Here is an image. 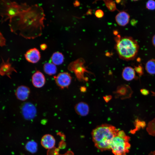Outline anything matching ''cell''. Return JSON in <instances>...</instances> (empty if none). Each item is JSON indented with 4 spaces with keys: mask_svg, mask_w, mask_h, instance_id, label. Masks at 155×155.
<instances>
[{
    "mask_svg": "<svg viewBox=\"0 0 155 155\" xmlns=\"http://www.w3.org/2000/svg\"><path fill=\"white\" fill-rule=\"evenodd\" d=\"M47 47V45L45 44H41L40 46V48L42 50H45Z\"/></svg>",
    "mask_w": 155,
    "mask_h": 155,
    "instance_id": "cell-24",
    "label": "cell"
},
{
    "mask_svg": "<svg viewBox=\"0 0 155 155\" xmlns=\"http://www.w3.org/2000/svg\"><path fill=\"white\" fill-rule=\"evenodd\" d=\"M96 16L99 18H102L104 15V13L101 10L98 9L96 10L95 13Z\"/></svg>",
    "mask_w": 155,
    "mask_h": 155,
    "instance_id": "cell-22",
    "label": "cell"
},
{
    "mask_svg": "<svg viewBox=\"0 0 155 155\" xmlns=\"http://www.w3.org/2000/svg\"><path fill=\"white\" fill-rule=\"evenodd\" d=\"M134 70L140 75H142L143 73V69L140 65L135 67Z\"/></svg>",
    "mask_w": 155,
    "mask_h": 155,
    "instance_id": "cell-20",
    "label": "cell"
},
{
    "mask_svg": "<svg viewBox=\"0 0 155 155\" xmlns=\"http://www.w3.org/2000/svg\"><path fill=\"white\" fill-rule=\"evenodd\" d=\"M152 42L153 45L155 47V34L153 36L152 38Z\"/></svg>",
    "mask_w": 155,
    "mask_h": 155,
    "instance_id": "cell-25",
    "label": "cell"
},
{
    "mask_svg": "<svg viewBox=\"0 0 155 155\" xmlns=\"http://www.w3.org/2000/svg\"><path fill=\"white\" fill-rule=\"evenodd\" d=\"M130 137L122 130L119 131L113 139L111 149L114 155H126L129 151Z\"/></svg>",
    "mask_w": 155,
    "mask_h": 155,
    "instance_id": "cell-4",
    "label": "cell"
},
{
    "mask_svg": "<svg viewBox=\"0 0 155 155\" xmlns=\"http://www.w3.org/2000/svg\"><path fill=\"white\" fill-rule=\"evenodd\" d=\"M116 50L119 57L125 60H132L136 57L139 49L136 40L130 37L119 38Z\"/></svg>",
    "mask_w": 155,
    "mask_h": 155,
    "instance_id": "cell-3",
    "label": "cell"
},
{
    "mask_svg": "<svg viewBox=\"0 0 155 155\" xmlns=\"http://www.w3.org/2000/svg\"><path fill=\"white\" fill-rule=\"evenodd\" d=\"M45 17L40 6H29L9 19L10 28L17 34L27 39H33L42 35Z\"/></svg>",
    "mask_w": 155,
    "mask_h": 155,
    "instance_id": "cell-1",
    "label": "cell"
},
{
    "mask_svg": "<svg viewBox=\"0 0 155 155\" xmlns=\"http://www.w3.org/2000/svg\"><path fill=\"white\" fill-rule=\"evenodd\" d=\"M145 69L150 74H155V59H152L148 60L145 65Z\"/></svg>",
    "mask_w": 155,
    "mask_h": 155,
    "instance_id": "cell-17",
    "label": "cell"
},
{
    "mask_svg": "<svg viewBox=\"0 0 155 155\" xmlns=\"http://www.w3.org/2000/svg\"><path fill=\"white\" fill-rule=\"evenodd\" d=\"M43 70L44 72L50 75L55 74L57 72L56 65L52 63H46L43 66Z\"/></svg>",
    "mask_w": 155,
    "mask_h": 155,
    "instance_id": "cell-15",
    "label": "cell"
},
{
    "mask_svg": "<svg viewBox=\"0 0 155 155\" xmlns=\"http://www.w3.org/2000/svg\"><path fill=\"white\" fill-rule=\"evenodd\" d=\"M56 84L61 89L68 87L71 81V77L69 73L67 72H61L54 76Z\"/></svg>",
    "mask_w": 155,
    "mask_h": 155,
    "instance_id": "cell-5",
    "label": "cell"
},
{
    "mask_svg": "<svg viewBox=\"0 0 155 155\" xmlns=\"http://www.w3.org/2000/svg\"><path fill=\"white\" fill-rule=\"evenodd\" d=\"M24 56L28 61L33 63L38 62L41 57L39 51L36 48H33L28 50L25 54Z\"/></svg>",
    "mask_w": 155,
    "mask_h": 155,
    "instance_id": "cell-7",
    "label": "cell"
},
{
    "mask_svg": "<svg viewBox=\"0 0 155 155\" xmlns=\"http://www.w3.org/2000/svg\"><path fill=\"white\" fill-rule=\"evenodd\" d=\"M140 92L141 93L144 95H147L149 93L148 91L145 89H141Z\"/></svg>",
    "mask_w": 155,
    "mask_h": 155,
    "instance_id": "cell-23",
    "label": "cell"
},
{
    "mask_svg": "<svg viewBox=\"0 0 155 155\" xmlns=\"http://www.w3.org/2000/svg\"><path fill=\"white\" fill-rule=\"evenodd\" d=\"M51 59L52 63L56 65H59L63 62L64 57L61 53L57 52L52 54Z\"/></svg>",
    "mask_w": 155,
    "mask_h": 155,
    "instance_id": "cell-16",
    "label": "cell"
},
{
    "mask_svg": "<svg viewBox=\"0 0 155 155\" xmlns=\"http://www.w3.org/2000/svg\"><path fill=\"white\" fill-rule=\"evenodd\" d=\"M119 131L115 127L108 124L97 127L91 133L95 146L102 151L111 150L112 141Z\"/></svg>",
    "mask_w": 155,
    "mask_h": 155,
    "instance_id": "cell-2",
    "label": "cell"
},
{
    "mask_svg": "<svg viewBox=\"0 0 155 155\" xmlns=\"http://www.w3.org/2000/svg\"><path fill=\"white\" fill-rule=\"evenodd\" d=\"M13 72H16V69L12 66L9 63V60L6 62L3 60V61L0 64V75L1 76H7L11 78V75Z\"/></svg>",
    "mask_w": 155,
    "mask_h": 155,
    "instance_id": "cell-10",
    "label": "cell"
},
{
    "mask_svg": "<svg viewBox=\"0 0 155 155\" xmlns=\"http://www.w3.org/2000/svg\"><path fill=\"white\" fill-rule=\"evenodd\" d=\"M41 144L44 148L50 149L53 148L55 144V140L54 137L50 134L43 135L41 140Z\"/></svg>",
    "mask_w": 155,
    "mask_h": 155,
    "instance_id": "cell-11",
    "label": "cell"
},
{
    "mask_svg": "<svg viewBox=\"0 0 155 155\" xmlns=\"http://www.w3.org/2000/svg\"><path fill=\"white\" fill-rule=\"evenodd\" d=\"M30 93L29 88L25 86L21 85L18 87L15 92V95L20 100L24 101L28 98Z\"/></svg>",
    "mask_w": 155,
    "mask_h": 155,
    "instance_id": "cell-9",
    "label": "cell"
},
{
    "mask_svg": "<svg viewBox=\"0 0 155 155\" xmlns=\"http://www.w3.org/2000/svg\"><path fill=\"white\" fill-rule=\"evenodd\" d=\"M26 149L32 153H35L37 150L38 144L34 141H30L27 143L25 146Z\"/></svg>",
    "mask_w": 155,
    "mask_h": 155,
    "instance_id": "cell-18",
    "label": "cell"
},
{
    "mask_svg": "<svg viewBox=\"0 0 155 155\" xmlns=\"http://www.w3.org/2000/svg\"><path fill=\"white\" fill-rule=\"evenodd\" d=\"M22 114L24 118L27 120L33 119L36 114V109L32 103L27 102L25 103L21 108Z\"/></svg>",
    "mask_w": 155,
    "mask_h": 155,
    "instance_id": "cell-6",
    "label": "cell"
},
{
    "mask_svg": "<svg viewBox=\"0 0 155 155\" xmlns=\"http://www.w3.org/2000/svg\"><path fill=\"white\" fill-rule=\"evenodd\" d=\"M146 7L148 9L154 10L155 9V1L149 0L146 3Z\"/></svg>",
    "mask_w": 155,
    "mask_h": 155,
    "instance_id": "cell-19",
    "label": "cell"
},
{
    "mask_svg": "<svg viewBox=\"0 0 155 155\" xmlns=\"http://www.w3.org/2000/svg\"><path fill=\"white\" fill-rule=\"evenodd\" d=\"M6 40L0 32V46H3L5 45Z\"/></svg>",
    "mask_w": 155,
    "mask_h": 155,
    "instance_id": "cell-21",
    "label": "cell"
},
{
    "mask_svg": "<svg viewBox=\"0 0 155 155\" xmlns=\"http://www.w3.org/2000/svg\"><path fill=\"white\" fill-rule=\"evenodd\" d=\"M122 76L123 78L126 81L132 80L135 77V70L131 67H126L123 70Z\"/></svg>",
    "mask_w": 155,
    "mask_h": 155,
    "instance_id": "cell-14",
    "label": "cell"
},
{
    "mask_svg": "<svg viewBox=\"0 0 155 155\" xmlns=\"http://www.w3.org/2000/svg\"><path fill=\"white\" fill-rule=\"evenodd\" d=\"M129 18L130 16L127 13L123 11L120 12L116 15L115 19L119 25L124 26L128 23Z\"/></svg>",
    "mask_w": 155,
    "mask_h": 155,
    "instance_id": "cell-13",
    "label": "cell"
},
{
    "mask_svg": "<svg viewBox=\"0 0 155 155\" xmlns=\"http://www.w3.org/2000/svg\"><path fill=\"white\" fill-rule=\"evenodd\" d=\"M75 109L78 115L82 116H86L89 112L88 104L84 102H80L76 104L75 106Z\"/></svg>",
    "mask_w": 155,
    "mask_h": 155,
    "instance_id": "cell-12",
    "label": "cell"
},
{
    "mask_svg": "<svg viewBox=\"0 0 155 155\" xmlns=\"http://www.w3.org/2000/svg\"><path fill=\"white\" fill-rule=\"evenodd\" d=\"M32 82L33 85L35 87L41 88L43 87L45 84V78L41 72L37 71L32 75Z\"/></svg>",
    "mask_w": 155,
    "mask_h": 155,
    "instance_id": "cell-8",
    "label": "cell"
}]
</instances>
